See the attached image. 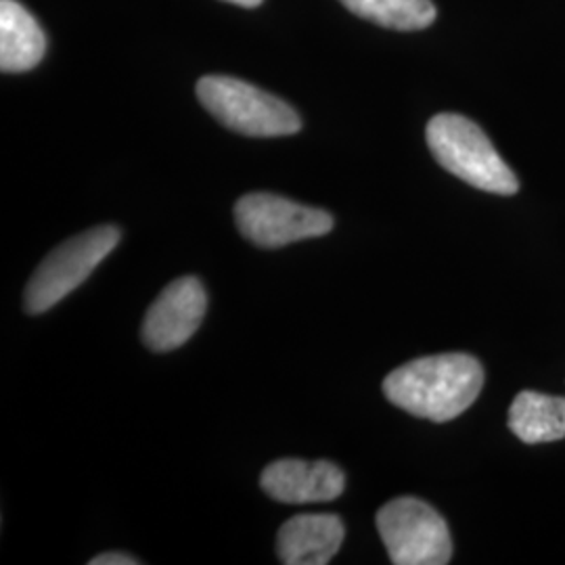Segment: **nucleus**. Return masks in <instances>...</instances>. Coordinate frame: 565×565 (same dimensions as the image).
<instances>
[{
  "label": "nucleus",
  "mask_w": 565,
  "mask_h": 565,
  "mask_svg": "<svg viewBox=\"0 0 565 565\" xmlns=\"http://www.w3.org/2000/svg\"><path fill=\"white\" fill-rule=\"evenodd\" d=\"M120 239L118 226L103 224L61 243L42 260L25 285V312L42 315L57 306L93 275V270L116 249Z\"/></svg>",
  "instance_id": "20e7f679"
},
{
  "label": "nucleus",
  "mask_w": 565,
  "mask_h": 565,
  "mask_svg": "<svg viewBox=\"0 0 565 565\" xmlns=\"http://www.w3.org/2000/svg\"><path fill=\"white\" fill-rule=\"evenodd\" d=\"M482 385V364L469 354L452 352L394 369L384 380V394L394 406L419 419L445 424L476 403Z\"/></svg>",
  "instance_id": "f257e3e1"
},
{
  "label": "nucleus",
  "mask_w": 565,
  "mask_h": 565,
  "mask_svg": "<svg viewBox=\"0 0 565 565\" xmlns=\"http://www.w3.org/2000/svg\"><path fill=\"white\" fill-rule=\"evenodd\" d=\"M425 139L436 162L457 179L486 193H518V177L476 121L459 114H438L427 124Z\"/></svg>",
  "instance_id": "f03ea898"
},
{
  "label": "nucleus",
  "mask_w": 565,
  "mask_h": 565,
  "mask_svg": "<svg viewBox=\"0 0 565 565\" xmlns=\"http://www.w3.org/2000/svg\"><path fill=\"white\" fill-rule=\"evenodd\" d=\"M343 522L333 513H302L287 520L277 536V555L285 565H324L340 551Z\"/></svg>",
  "instance_id": "1a4fd4ad"
},
{
  "label": "nucleus",
  "mask_w": 565,
  "mask_h": 565,
  "mask_svg": "<svg viewBox=\"0 0 565 565\" xmlns=\"http://www.w3.org/2000/svg\"><path fill=\"white\" fill-rule=\"evenodd\" d=\"M90 565H139L141 562L139 559H135V557H130V555H126V553H103V555H97V557H93Z\"/></svg>",
  "instance_id": "ddd939ff"
},
{
  "label": "nucleus",
  "mask_w": 565,
  "mask_h": 565,
  "mask_svg": "<svg viewBox=\"0 0 565 565\" xmlns=\"http://www.w3.org/2000/svg\"><path fill=\"white\" fill-rule=\"evenodd\" d=\"M207 310V296L198 277L170 282L145 315L142 342L151 352H170L189 342Z\"/></svg>",
  "instance_id": "0eeeda50"
},
{
  "label": "nucleus",
  "mask_w": 565,
  "mask_h": 565,
  "mask_svg": "<svg viewBox=\"0 0 565 565\" xmlns=\"http://www.w3.org/2000/svg\"><path fill=\"white\" fill-rule=\"evenodd\" d=\"M509 429L525 443L541 445L565 438V398L525 390L509 408Z\"/></svg>",
  "instance_id": "9b49d317"
},
{
  "label": "nucleus",
  "mask_w": 565,
  "mask_h": 565,
  "mask_svg": "<svg viewBox=\"0 0 565 565\" xmlns=\"http://www.w3.org/2000/svg\"><path fill=\"white\" fill-rule=\"evenodd\" d=\"M264 492L285 505L329 503L342 497L345 476L329 461L281 459L268 465L260 476Z\"/></svg>",
  "instance_id": "6e6552de"
},
{
  "label": "nucleus",
  "mask_w": 565,
  "mask_h": 565,
  "mask_svg": "<svg viewBox=\"0 0 565 565\" xmlns=\"http://www.w3.org/2000/svg\"><path fill=\"white\" fill-rule=\"evenodd\" d=\"M46 51L39 21L18 0H0V70L21 74L34 70Z\"/></svg>",
  "instance_id": "9d476101"
},
{
  "label": "nucleus",
  "mask_w": 565,
  "mask_h": 565,
  "mask_svg": "<svg viewBox=\"0 0 565 565\" xmlns=\"http://www.w3.org/2000/svg\"><path fill=\"white\" fill-rule=\"evenodd\" d=\"M198 99L226 128L245 137H289L302 120L279 97L231 76H205L198 82Z\"/></svg>",
  "instance_id": "7ed1b4c3"
},
{
  "label": "nucleus",
  "mask_w": 565,
  "mask_h": 565,
  "mask_svg": "<svg viewBox=\"0 0 565 565\" xmlns=\"http://www.w3.org/2000/svg\"><path fill=\"white\" fill-rule=\"evenodd\" d=\"M375 522L392 564L446 565L452 557L445 518L415 497L385 503Z\"/></svg>",
  "instance_id": "39448f33"
},
{
  "label": "nucleus",
  "mask_w": 565,
  "mask_h": 565,
  "mask_svg": "<svg viewBox=\"0 0 565 565\" xmlns=\"http://www.w3.org/2000/svg\"><path fill=\"white\" fill-rule=\"evenodd\" d=\"M348 11L382 28L415 32L436 21L431 0H340Z\"/></svg>",
  "instance_id": "f8f14e48"
},
{
  "label": "nucleus",
  "mask_w": 565,
  "mask_h": 565,
  "mask_svg": "<svg viewBox=\"0 0 565 565\" xmlns=\"http://www.w3.org/2000/svg\"><path fill=\"white\" fill-rule=\"evenodd\" d=\"M235 223L247 242L282 247L327 235L333 218L324 210L285 200L273 193H249L235 205Z\"/></svg>",
  "instance_id": "423d86ee"
},
{
  "label": "nucleus",
  "mask_w": 565,
  "mask_h": 565,
  "mask_svg": "<svg viewBox=\"0 0 565 565\" xmlns=\"http://www.w3.org/2000/svg\"><path fill=\"white\" fill-rule=\"evenodd\" d=\"M224 2H231V4H239L245 9H254V7H260L263 0H224Z\"/></svg>",
  "instance_id": "4468645a"
}]
</instances>
